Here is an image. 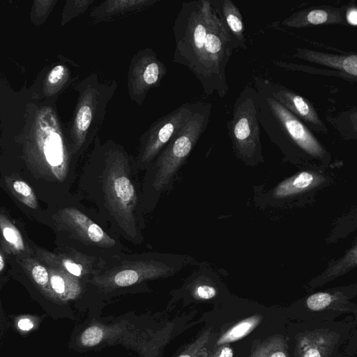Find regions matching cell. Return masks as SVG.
Listing matches in <instances>:
<instances>
[{
  "label": "cell",
  "instance_id": "5b68a950",
  "mask_svg": "<svg viewBox=\"0 0 357 357\" xmlns=\"http://www.w3.org/2000/svg\"><path fill=\"white\" fill-rule=\"evenodd\" d=\"M234 49L227 26L210 3L207 13V33L202 71L199 79L207 96L216 93L219 97L223 98L227 93L229 86L226 67Z\"/></svg>",
  "mask_w": 357,
  "mask_h": 357
},
{
  "label": "cell",
  "instance_id": "cb8c5ba5",
  "mask_svg": "<svg viewBox=\"0 0 357 357\" xmlns=\"http://www.w3.org/2000/svg\"><path fill=\"white\" fill-rule=\"evenodd\" d=\"M251 357H287L284 339L274 337L256 348Z\"/></svg>",
  "mask_w": 357,
  "mask_h": 357
},
{
  "label": "cell",
  "instance_id": "9a60e30c",
  "mask_svg": "<svg viewBox=\"0 0 357 357\" xmlns=\"http://www.w3.org/2000/svg\"><path fill=\"white\" fill-rule=\"evenodd\" d=\"M294 56L357 78V55L354 52L337 54L296 48Z\"/></svg>",
  "mask_w": 357,
  "mask_h": 357
},
{
  "label": "cell",
  "instance_id": "7c38bea8",
  "mask_svg": "<svg viewBox=\"0 0 357 357\" xmlns=\"http://www.w3.org/2000/svg\"><path fill=\"white\" fill-rule=\"evenodd\" d=\"M58 221L61 227L82 242L100 248L115 245L112 238L99 225L86 215L75 208H65L59 211Z\"/></svg>",
  "mask_w": 357,
  "mask_h": 357
},
{
  "label": "cell",
  "instance_id": "d4e9b609",
  "mask_svg": "<svg viewBox=\"0 0 357 357\" xmlns=\"http://www.w3.org/2000/svg\"><path fill=\"white\" fill-rule=\"evenodd\" d=\"M273 63L276 65L277 66L285 68L287 70H298V71H303L307 73L311 74H318L321 75H325V76H333L339 78L344 79L345 80L349 81V82H356L357 81V78H355L352 76H350L347 74L330 70V69H320V68H314L312 66H305V65H300L294 63H287L281 61H273Z\"/></svg>",
  "mask_w": 357,
  "mask_h": 357
},
{
  "label": "cell",
  "instance_id": "44dd1931",
  "mask_svg": "<svg viewBox=\"0 0 357 357\" xmlns=\"http://www.w3.org/2000/svg\"><path fill=\"white\" fill-rule=\"evenodd\" d=\"M17 261L36 288L47 298L55 301L47 266L34 255L19 258Z\"/></svg>",
  "mask_w": 357,
  "mask_h": 357
},
{
  "label": "cell",
  "instance_id": "52a82bcc",
  "mask_svg": "<svg viewBox=\"0 0 357 357\" xmlns=\"http://www.w3.org/2000/svg\"><path fill=\"white\" fill-rule=\"evenodd\" d=\"M37 143L39 150V175L62 181L68 171V156L58 121L51 109L38 119Z\"/></svg>",
  "mask_w": 357,
  "mask_h": 357
},
{
  "label": "cell",
  "instance_id": "2e32d148",
  "mask_svg": "<svg viewBox=\"0 0 357 357\" xmlns=\"http://www.w3.org/2000/svg\"><path fill=\"white\" fill-rule=\"evenodd\" d=\"M158 2V0H105L92 8L89 17L96 23L107 22L141 11Z\"/></svg>",
  "mask_w": 357,
  "mask_h": 357
},
{
  "label": "cell",
  "instance_id": "ba28073f",
  "mask_svg": "<svg viewBox=\"0 0 357 357\" xmlns=\"http://www.w3.org/2000/svg\"><path fill=\"white\" fill-rule=\"evenodd\" d=\"M199 101L185 102L158 119L139 137L137 165H149L172 137L185 125L199 105Z\"/></svg>",
  "mask_w": 357,
  "mask_h": 357
},
{
  "label": "cell",
  "instance_id": "4dcf8cb0",
  "mask_svg": "<svg viewBox=\"0 0 357 357\" xmlns=\"http://www.w3.org/2000/svg\"><path fill=\"white\" fill-rule=\"evenodd\" d=\"M69 79V70L63 65L54 66L47 76V82L52 86H62Z\"/></svg>",
  "mask_w": 357,
  "mask_h": 357
},
{
  "label": "cell",
  "instance_id": "836d02e7",
  "mask_svg": "<svg viewBox=\"0 0 357 357\" xmlns=\"http://www.w3.org/2000/svg\"><path fill=\"white\" fill-rule=\"evenodd\" d=\"M17 327L22 331H28L33 328V322L27 317H23L18 320Z\"/></svg>",
  "mask_w": 357,
  "mask_h": 357
},
{
  "label": "cell",
  "instance_id": "f546056e",
  "mask_svg": "<svg viewBox=\"0 0 357 357\" xmlns=\"http://www.w3.org/2000/svg\"><path fill=\"white\" fill-rule=\"evenodd\" d=\"M211 329L204 331L193 342L189 344L177 357H197L204 349L211 336Z\"/></svg>",
  "mask_w": 357,
  "mask_h": 357
},
{
  "label": "cell",
  "instance_id": "8fae6325",
  "mask_svg": "<svg viewBox=\"0 0 357 357\" xmlns=\"http://www.w3.org/2000/svg\"><path fill=\"white\" fill-rule=\"evenodd\" d=\"M254 82L264 88L273 98L311 131L328 133L327 126L319 117L314 106L307 99L280 84L257 76L254 77Z\"/></svg>",
  "mask_w": 357,
  "mask_h": 357
},
{
  "label": "cell",
  "instance_id": "1f68e13d",
  "mask_svg": "<svg viewBox=\"0 0 357 357\" xmlns=\"http://www.w3.org/2000/svg\"><path fill=\"white\" fill-rule=\"evenodd\" d=\"M195 297L200 299H210L216 295L215 289L208 284H200L197 286L193 291Z\"/></svg>",
  "mask_w": 357,
  "mask_h": 357
},
{
  "label": "cell",
  "instance_id": "9c48e42d",
  "mask_svg": "<svg viewBox=\"0 0 357 357\" xmlns=\"http://www.w3.org/2000/svg\"><path fill=\"white\" fill-rule=\"evenodd\" d=\"M166 74L165 63L152 48L139 50L128 66L127 86L130 100L141 106L149 91L159 86Z\"/></svg>",
  "mask_w": 357,
  "mask_h": 357
},
{
  "label": "cell",
  "instance_id": "277c9868",
  "mask_svg": "<svg viewBox=\"0 0 357 357\" xmlns=\"http://www.w3.org/2000/svg\"><path fill=\"white\" fill-rule=\"evenodd\" d=\"M211 108V103L199 101L197 108L185 125L172 137L150 164L155 173L153 179L154 190H164L185 161L206 129Z\"/></svg>",
  "mask_w": 357,
  "mask_h": 357
},
{
  "label": "cell",
  "instance_id": "4fadbf2b",
  "mask_svg": "<svg viewBox=\"0 0 357 357\" xmlns=\"http://www.w3.org/2000/svg\"><path fill=\"white\" fill-rule=\"evenodd\" d=\"M34 255L45 266L61 269L78 279L96 271V260L77 252L54 253L33 244Z\"/></svg>",
  "mask_w": 357,
  "mask_h": 357
},
{
  "label": "cell",
  "instance_id": "d590c367",
  "mask_svg": "<svg viewBox=\"0 0 357 357\" xmlns=\"http://www.w3.org/2000/svg\"><path fill=\"white\" fill-rule=\"evenodd\" d=\"M216 357H233V351L229 347H222Z\"/></svg>",
  "mask_w": 357,
  "mask_h": 357
},
{
  "label": "cell",
  "instance_id": "f1b7e54d",
  "mask_svg": "<svg viewBox=\"0 0 357 357\" xmlns=\"http://www.w3.org/2000/svg\"><path fill=\"white\" fill-rule=\"evenodd\" d=\"M336 300V297L326 292L316 293L309 296L306 301L309 309L318 311L331 306Z\"/></svg>",
  "mask_w": 357,
  "mask_h": 357
},
{
  "label": "cell",
  "instance_id": "5bb4252c",
  "mask_svg": "<svg viewBox=\"0 0 357 357\" xmlns=\"http://www.w3.org/2000/svg\"><path fill=\"white\" fill-rule=\"evenodd\" d=\"M346 6H320L294 13L284 19L282 24L288 28H305L321 24L346 25Z\"/></svg>",
  "mask_w": 357,
  "mask_h": 357
},
{
  "label": "cell",
  "instance_id": "e575fe53",
  "mask_svg": "<svg viewBox=\"0 0 357 357\" xmlns=\"http://www.w3.org/2000/svg\"><path fill=\"white\" fill-rule=\"evenodd\" d=\"M7 268L6 255L0 247V275L6 273Z\"/></svg>",
  "mask_w": 357,
  "mask_h": 357
},
{
  "label": "cell",
  "instance_id": "7402d4cb",
  "mask_svg": "<svg viewBox=\"0 0 357 357\" xmlns=\"http://www.w3.org/2000/svg\"><path fill=\"white\" fill-rule=\"evenodd\" d=\"M6 183L13 194L20 202L31 209L38 208L37 197L26 182L17 178H8Z\"/></svg>",
  "mask_w": 357,
  "mask_h": 357
},
{
  "label": "cell",
  "instance_id": "ffe728a7",
  "mask_svg": "<svg viewBox=\"0 0 357 357\" xmlns=\"http://www.w3.org/2000/svg\"><path fill=\"white\" fill-rule=\"evenodd\" d=\"M324 181V177L314 172H301L279 183L273 190L275 198H287L306 192Z\"/></svg>",
  "mask_w": 357,
  "mask_h": 357
},
{
  "label": "cell",
  "instance_id": "484cf974",
  "mask_svg": "<svg viewBox=\"0 0 357 357\" xmlns=\"http://www.w3.org/2000/svg\"><path fill=\"white\" fill-rule=\"evenodd\" d=\"M322 335H319V340H316V335L313 334L312 338L310 335H308L307 340H303L301 342L302 346L301 357H324L325 354L324 351H327L328 348L324 349L322 344L324 341L321 342V337Z\"/></svg>",
  "mask_w": 357,
  "mask_h": 357
},
{
  "label": "cell",
  "instance_id": "30bf717a",
  "mask_svg": "<svg viewBox=\"0 0 357 357\" xmlns=\"http://www.w3.org/2000/svg\"><path fill=\"white\" fill-rule=\"evenodd\" d=\"M176 271L172 265L155 261H134L124 262L121 266L98 275L91 283L103 289H114L128 287L146 280L169 276Z\"/></svg>",
  "mask_w": 357,
  "mask_h": 357
},
{
  "label": "cell",
  "instance_id": "8d00e7d4",
  "mask_svg": "<svg viewBox=\"0 0 357 357\" xmlns=\"http://www.w3.org/2000/svg\"><path fill=\"white\" fill-rule=\"evenodd\" d=\"M197 357H208L206 349H204L201 351V352L197 355Z\"/></svg>",
  "mask_w": 357,
  "mask_h": 357
},
{
  "label": "cell",
  "instance_id": "ac0fdd59",
  "mask_svg": "<svg viewBox=\"0 0 357 357\" xmlns=\"http://www.w3.org/2000/svg\"><path fill=\"white\" fill-rule=\"evenodd\" d=\"M227 26L235 48L247 49L245 26L241 13L231 0L210 1Z\"/></svg>",
  "mask_w": 357,
  "mask_h": 357
},
{
  "label": "cell",
  "instance_id": "7a4b0ae2",
  "mask_svg": "<svg viewBox=\"0 0 357 357\" xmlns=\"http://www.w3.org/2000/svg\"><path fill=\"white\" fill-rule=\"evenodd\" d=\"M93 145L104 165L103 190L108 208L122 230L135 239L137 196L129 174L132 160L123 146L112 139L101 143L98 135Z\"/></svg>",
  "mask_w": 357,
  "mask_h": 357
},
{
  "label": "cell",
  "instance_id": "3957f363",
  "mask_svg": "<svg viewBox=\"0 0 357 357\" xmlns=\"http://www.w3.org/2000/svg\"><path fill=\"white\" fill-rule=\"evenodd\" d=\"M117 87L116 79H106L96 72L78 84L79 98L71 128L73 153L84 151L93 142Z\"/></svg>",
  "mask_w": 357,
  "mask_h": 357
},
{
  "label": "cell",
  "instance_id": "83f0119b",
  "mask_svg": "<svg viewBox=\"0 0 357 357\" xmlns=\"http://www.w3.org/2000/svg\"><path fill=\"white\" fill-rule=\"evenodd\" d=\"M356 264V246L347 253V255L336 265L332 266L329 271L326 272L325 279H331L340 275L347 269L354 267Z\"/></svg>",
  "mask_w": 357,
  "mask_h": 357
},
{
  "label": "cell",
  "instance_id": "d6a6232c",
  "mask_svg": "<svg viewBox=\"0 0 357 357\" xmlns=\"http://www.w3.org/2000/svg\"><path fill=\"white\" fill-rule=\"evenodd\" d=\"M344 20L347 24L353 26L357 25V8L356 5L347 6L344 13Z\"/></svg>",
  "mask_w": 357,
  "mask_h": 357
},
{
  "label": "cell",
  "instance_id": "d6986e66",
  "mask_svg": "<svg viewBox=\"0 0 357 357\" xmlns=\"http://www.w3.org/2000/svg\"><path fill=\"white\" fill-rule=\"evenodd\" d=\"M50 276L51 291L55 301L67 302L77 298L82 291L79 279L69 273L46 266Z\"/></svg>",
  "mask_w": 357,
  "mask_h": 357
},
{
  "label": "cell",
  "instance_id": "8992f818",
  "mask_svg": "<svg viewBox=\"0 0 357 357\" xmlns=\"http://www.w3.org/2000/svg\"><path fill=\"white\" fill-rule=\"evenodd\" d=\"M227 128L234 151L238 158L250 162L261 159L258 104L254 87L248 85L241 91Z\"/></svg>",
  "mask_w": 357,
  "mask_h": 357
},
{
  "label": "cell",
  "instance_id": "4316f807",
  "mask_svg": "<svg viewBox=\"0 0 357 357\" xmlns=\"http://www.w3.org/2000/svg\"><path fill=\"white\" fill-rule=\"evenodd\" d=\"M105 331L98 325L86 328L79 337V342L84 347H93L100 344L105 338Z\"/></svg>",
  "mask_w": 357,
  "mask_h": 357
},
{
  "label": "cell",
  "instance_id": "6da1fadb",
  "mask_svg": "<svg viewBox=\"0 0 357 357\" xmlns=\"http://www.w3.org/2000/svg\"><path fill=\"white\" fill-rule=\"evenodd\" d=\"M258 119L270 139L287 155L330 160L331 155L312 132L257 82Z\"/></svg>",
  "mask_w": 357,
  "mask_h": 357
},
{
  "label": "cell",
  "instance_id": "603a6c76",
  "mask_svg": "<svg viewBox=\"0 0 357 357\" xmlns=\"http://www.w3.org/2000/svg\"><path fill=\"white\" fill-rule=\"evenodd\" d=\"M260 317L255 316L235 324L222 334L217 342L218 345L238 340L250 333L258 324Z\"/></svg>",
  "mask_w": 357,
  "mask_h": 357
},
{
  "label": "cell",
  "instance_id": "e0dca14e",
  "mask_svg": "<svg viewBox=\"0 0 357 357\" xmlns=\"http://www.w3.org/2000/svg\"><path fill=\"white\" fill-rule=\"evenodd\" d=\"M0 247L6 255L15 257L16 259L34 255L33 248L20 229L3 212H0Z\"/></svg>",
  "mask_w": 357,
  "mask_h": 357
}]
</instances>
